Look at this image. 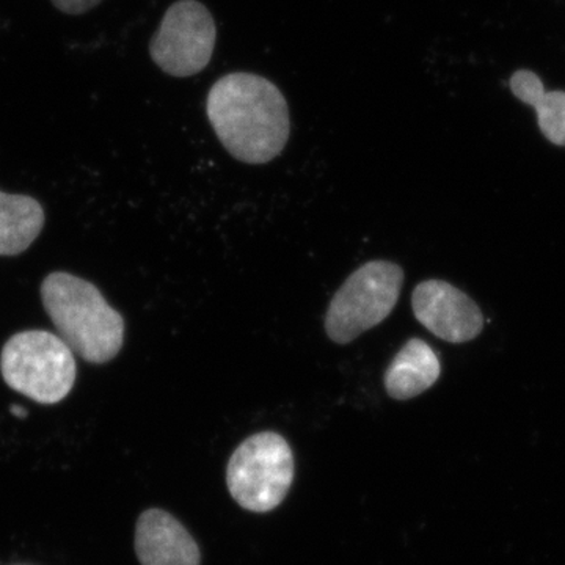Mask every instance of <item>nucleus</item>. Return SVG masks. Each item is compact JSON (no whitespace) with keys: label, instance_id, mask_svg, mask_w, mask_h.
<instances>
[{"label":"nucleus","instance_id":"nucleus-13","mask_svg":"<svg viewBox=\"0 0 565 565\" xmlns=\"http://www.w3.org/2000/svg\"><path fill=\"white\" fill-rule=\"evenodd\" d=\"M10 412L14 416H18V418H25V416H28V411L20 407V405H13V407H10Z\"/></svg>","mask_w":565,"mask_h":565},{"label":"nucleus","instance_id":"nucleus-10","mask_svg":"<svg viewBox=\"0 0 565 565\" xmlns=\"http://www.w3.org/2000/svg\"><path fill=\"white\" fill-rule=\"evenodd\" d=\"M44 226V210L29 195L0 192V256L28 250Z\"/></svg>","mask_w":565,"mask_h":565},{"label":"nucleus","instance_id":"nucleus-2","mask_svg":"<svg viewBox=\"0 0 565 565\" xmlns=\"http://www.w3.org/2000/svg\"><path fill=\"white\" fill-rule=\"evenodd\" d=\"M41 300L58 337L85 362L107 363L121 351L125 319L93 282L52 273L41 282Z\"/></svg>","mask_w":565,"mask_h":565},{"label":"nucleus","instance_id":"nucleus-5","mask_svg":"<svg viewBox=\"0 0 565 565\" xmlns=\"http://www.w3.org/2000/svg\"><path fill=\"white\" fill-rule=\"evenodd\" d=\"M292 481L291 446L277 433L248 437L233 452L226 468V484L234 501L241 508L259 514L278 508Z\"/></svg>","mask_w":565,"mask_h":565},{"label":"nucleus","instance_id":"nucleus-8","mask_svg":"<svg viewBox=\"0 0 565 565\" xmlns=\"http://www.w3.org/2000/svg\"><path fill=\"white\" fill-rule=\"evenodd\" d=\"M136 553L141 565H200L196 542L184 526L161 509H150L137 520Z\"/></svg>","mask_w":565,"mask_h":565},{"label":"nucleus","instance_id":"nucleus-6","mask_svg":"<svg viewBox=\"0 0 565 565\" xmlns=\"http://www.w3.org/2000/svg\"><path fill=\"white\" fill-rule=\"evenodd\" d=\"M217 28L211 11L199 0H178L163 14L152 35V62L173 77H191L210 65Z\"/></svg>","mask_w":565,"mask_h":565},{"label":"nucleus","instance_id":"nucleus-7","mask_svg":"<svg viewBox=\"0 0 565 565\" xmlns=\"http://www.w3.org/2000/svg\"><path fill=\"white\" fill-rule=\"evenodd\" d=\"M412 308L419 323L448 343H468L484 327V316L478 305L446 281L419 282L412 296Z\"/></svg>","mask_w":565,"mask_h":565},{"label":"nucleus","instance_id":"nucleus-4","mask_svg":"<svg viewBox=\"0 0 565 565\" xmlns=\"http://www.w3.org/2000/svg\"><path fill=\"white\" fill-rule=\"evenodd\" d=\"M404 273L392 262L363 264L334 294L326 315V332L337 344L353 340L385 321L403 289Z\"/></svg>","mask_w":565,"mask_h":565},{"label":"nucleus","instance_id":"nucleus-11","mask_svg":"<svg viewBox=\"0 0 565 565\" xmlns=\"http://www.w3.org/2000/svg\"><path fill=\"white\" fill-rule=\"evenodd\" d=\"M509 87L515 98L533 107L545 139L565 147V92H545L544 82L530 70L515 71Z\"/></svg>","mask_w":565,"mask_h":565},{"label":"nucleus","instance_id":"nucleus-9","mask_svg":"<svg viewBox=\"0 0 565 565\" xmlns=\"http://www.w3.org/2000/svg\"><path fill=\"white\" fill-rule=\"evenodd\" d=\"M440 373V360L434 349L423 340L412 338L386 367L385 390L393 399H414L427 392Z\"/></svg>","mask_w":565,"mask_h":565},{"label":"nucleus","instance_id":"nucleus-3","mask_svg":"<svg viewBox=\"0 0 565 565\" xmlns=\"http://www.w3.org/2000/svg\"><path fill=\"white\" fill-rule=\"evenodd\" d=\"M0 373L17 393L35 403H62L76 384L74 352L58 334L25 330L13 334L0 353Z\"/></svg>","mask_w":565,"mask_h":565},{"label":"nucleus","instance_id":"nucleus-1","mask_svg":"<svg viewBox=\"0 0 565 565\" xmlns=\"http://www.w3.org/2000/svg\"><path fill=\"white\" fill-rule=\"evenodd\" d=\"M206 114L225 150L253 166L274 161L291 134L285 95L258 74L222 76L207 93Z\"/></svg>","mask_w":565,"mask_h":565},{"label":"nucleus","instance_id":"nucleus-12","mask_svg":"<svg viewBox=\"0 0 565 565\" xmlns=\"http://www.w3.org/2000/svg\"><path fill=\"white\" fill-rule=\"evenodd\" d=\"M51 2L62 13L77 17V14L88 13L96 9L103 0H51Z\"/></svg>","mask_w":565,"mask_h":565}]
</instances>
